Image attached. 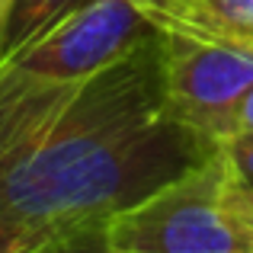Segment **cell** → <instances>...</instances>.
Instances as JSON below:
<instances>
[{
	"label": "cell",
	"instance_id": "6da1fadb",
	"mask_svg": "<svg viewBox=\"0 0 253 253\" xmlns=\"http://www.w3.org/2000/svg\"><path fill=\"white\" fill-rule=\"evenodd\" d=\"M211 148L167 112L161 32L81 81L0 74V228L51 250L99 231Z\"/></svg>",
	"mask_w": 253,
	"mask_h": 253
},
{
	"label": "cell",
	"instance_id": "7a4b0ae2",
	"mask_svg": "<svg viewBox=\"0 0 253 253\" xmlns=\"http://www.w3.org/2000/svg\"><path fill=\"white\" fill-rule=\"evenodd\" d=\"M96 237L116 253H253V218L234 202V179L211 148L183 170L116 211Z\"/></svg>",
	"mask_w": 253,
	"mask_h": 253
},
{
	"label": "cell",
	"instance_id": "3957f363",
	"mask_svg": "<svg viewBox=\"0 0 253 253\" xmlns=\"http://www.w3.org/2000/svg\"><path fill=\"white\" fill-rule=\"evenodd\" d=\"M161 48L170 119L209 144L224 141L244 93L253 86V45L161 32Z\"/></svg>",
	"mask_w": 253,
	"mask_h": 253
},
{
	"label": "cell",
	"instance_id": "277c9868",
	"mask_svg": "<svg viewBox=\"0 0 253 253\" xmlns=\"http://www.w3.org/2000/svg\"><path fill=\"white\" fill-rule=\"evenodd\" d=\"M151 32L157 29L144 19L135 0H84L42 39L10 58L0 74L39 84L81 81L122 58Z\"/></svg>",
	"mask_w": 253,
	"mask_h": 253
},
{
	"label": "cell",
	"instance_id": "5b68a950",
	"mask_svg": "<svg viewBox=\"0 0 253 253\" xmlns=\"http://www.w3.org/2000/svg\"><path fill=\"white\" fill-rule=\"evenodd\" d=\"M157 32L253 45V0H135Z\"/></svg>",
	"mask_w": 253,
	"mask_h": 253
},
{
	"label": "cell",
	"instance_id": "8992f818",
	"mask_svg": "<svg viewBox=\"0 0 253 253\" xmlns=\"http://www.w3.org/2000/svg\"><path fill=\"white\" fill-rule=\"evenodd\" d=\"M81 3L84 0H0V68Z\"/></svg>",
	"mask_w": 253,
	"mask_h": 253
},
{
	"label": "cell",
	"instance_id": "52a82bcc",
	"mask_svg": "<svg viewBox=\"0 0 253 253\" xmlns=\"http://www.w3.org/2000/svg\"><path fill=\"white\" fill-rule=\"evenodd\" d=\"M215 148L221 151L234 186L253 189V135H231L224 141H218Z\"/></svg>",
	"mask_w": 253,
	"mask_h": 253
},
{
	"label": "cell",
	"instance_id": "ba28073f",
	"mask_svg": "<svg viewBox=\"0 0 253 253\" xmlns=\"http://www.w3.org/2000/svg\"><path fill=\"white\" fill-rule=\"evenodd\" d=\"M45 253H116V250H109V247H106V244L96 237V231H93V234L71 237V241L58 244V247H51V250H45Z\"/></svg>",
	"mask_w": 253,
	"mask_h": 253
},
{
	"label": "cell",
	"instance_id": "9c48e42d",
	"mask_svg": "<svg viewBox=\"0 0 253 253\" xmlns=\"http://www.w3.org/2000/svg\"><path fill=\"white\" fill-rule=\"evenodd\" d=\"M0 253H45V247L39 241H32V237H26V234L0 228Z\"/></svg>",
	"mask_w": 253,
	"mask_h": 253
},
{
	"label": "cell",
	"instance_id": "30bf717a",
	"mask_svg": "<svg viewBox=\"0 0 253 253\" xmlns=\"http://www.w3.org/2000/svg\"><path fill=\"white\" fill-rule=\"evenodd\" d=\"M231 135H253V86L244 93L241 106H237L234 119H231Z\"/></svg>",
	"mask_w": 253,
	"mask_h": 253
},
{
	"label": "cell",
	"instance_id": "8fae6325",
	"mask_svg": "<svg viewBox=\"0 0 253 253\" xmlns=\"http://www.w3.org/2000/svg\"><path fill=\"white\" fill-rule=\"evenodd\" d=\"M234 202L241 205L244 211L253 218V189H244V186H234Z\"/></svg>",
	"mask_w": 253,
	"mask_h": 253
}]
</instances>
